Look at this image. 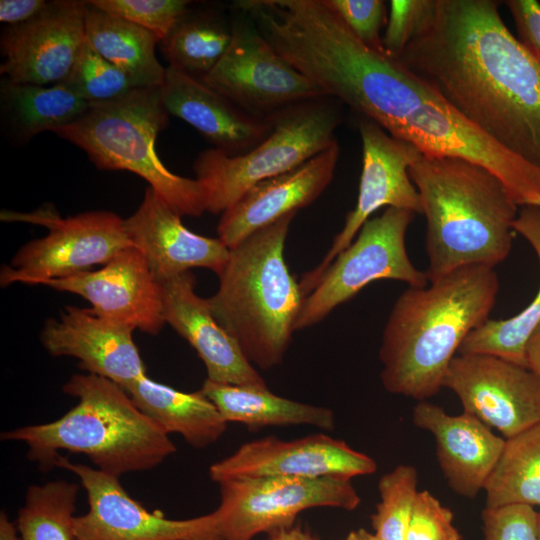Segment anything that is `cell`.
I'll use <instances>...</instances> for the list:
<instances>
[{"label":"cell","mask_w":540,"mask_h":540,"mask_svg":"<svg viewBox=\"0 0 540 540\" xmlns=\"http://www.w3.org/2000/svg\"><path fill=\"white\" fill-rule=\"evenodd\" d=\"M538 540H540V512L538 514Z\"/></svg>","instance_id":"46"},{"label":"cell","mask_w":540,"mask_h":540,"mask_svg":"<svg viewBox=\"0 0 540 540\" xmlns=\"http://www.w3.org/2000/svg\"><path fill=\"white\" fill-rule=\"evenodd\" d=\"M377 470L376 462L343 440L323 433L293 440L274 436L242 444L234 453L213 463L214 482L249 477H332L351 480Z\"/></svg>","instance_id":"15"},{"label":"cell","mask_w":540,"mask_h":540,"mask_svg":"<svg viewBox=\"0 0 540 540\" xmlns=\"http://www.w3.org/2000/svg\"><path fill=\"white\" fill-rule=\"evenodd\" d=\"M94 7L144 29L159 42L169 33L190 6L187 0H91Z\"/></svg>","instance_id":"34"},{"label":"cell","mask_w":540,"mask_h":540,"mask_svg":"<svg viewBox=\"0 0 540 540\" xmlns=\"http://www.w3.org/2000/svg\"><path fill=\"white\" fill-rule=\"evenodd\" d=\"M406 540H461V535L453 525L452 511L423 490L417 494Z\"/></svg>","instance_id":"37"},{"label":"cell","mask_w":540,"mask_h":540,"mask_svg":"<svg viewBox=\"0 0 540 540\" xmlns=\"http://www.w3.org/2000/svg\"><path fill=\"white\" fill-rule=\"evenodd\" d=\"M414 214L388 207L381 215L367 220L305 297L295 331L319 323L373 281L391 279L405 282L409 287L427 286L426 271L413 265L405 245Z\"/></svg>","instance_id":"8"},{"label":"cell","mask_w":540,"mask_h":540,"mask_svg":"<svg viewBox=\"0 0 540 540\" xmlns=\"http://www.w3.org/2000/svg\"><path fill=\"white\" fill-rule=\"evenodd\" d=\"M181 217L148 186L139 207L124 224L133 246L159 282L196 267L218 276L228 262L230 249L219 238L193 233Z\"/></svg>","instance_id":"20"},{"label":"cell","mask_w":540,"mask_h":540,"mask_svg":"<svg viewBox=\"0 0 540 540\" xmlns=\"http://www.w3.org/2000/svg\"><path fill=\"white\" fill-rule=\"evenodd\" d=\"M339 154L335 141L298 167L249 188L222 213L218 238L232 249L254 232L309 206L331 183Z\"/></svg>","instance_id":"19"},{"label":"cell","mask_w":540,"mask_h":540,"mask_svg":"<svg viewBox=\"0 0 540 540\" xmlns=\"http://www.w3.org/2000/svg\"><path fill=\"white\" fill-rule=\"evenodd\" d=\"M168 116L161 87L136 88L118 100L91 104L77 120L53 133L83 150L98 169L143 178L181 216H200L207 205L204 185L171 172L156 152Z\"/></svg>","instance_id":"6"},{"label":"cell","mask_w":540,"mask_h":540,"mask_svg":"<svg viewBox=\"0 0 540 540\" xmlns=\"http://www.w3.org/2000/svg\"><path fill=\"white\" fill-rule=\"evenodd\" d=\"M409 176L426 218L429 283L465 266L494 268L508 257L519 206L496 175L463 158L422 155Z\"/></svg>","instance_id":"3"},{"label":"cell","mask_w":540,"mask_h":540,"mask_svg":"<svg viewBox=\"0 0 540 540\" xmlns=\"http://www.w3.org/2000/svg\"><path fill=\"white\" fill-rule=\"evenodd\" d=\"M85 39L102 57L125 72L137 88L161 87L166 68L155 53V34L110 15L87 1Z\"/></svg>","instance_id":"27"},{"label":"cell","mask_w":540,"mask_h":540,"mask_svg":"<svg viewBox=\"0 0 540 540\" xmlns=\"http://www.w3.org/2000/svg\"><path fill=\"white\" fill-rule=\"evenodd\" d=\"M483 490L486 508L540 507V422L506 439Z\"/></svg>","instance_id":"29"},{"label":"cell","mask_w":540,"mask_h":540,"mask_svg":"<svg viewBox=\"0 0 540 540\" xmlns=\"http://www.w3.org/2000/svg\"><path fill=\"white\" fill-rule=\"evenodd\" d=\"M49 3L45 0H1L0 21L8 26L27 23L43 13Z\"/></svg>","instance_id":"40"},{"label":"cell","mask_w":540,"mask_h":540,"mask_svg":"<svg viewBox=\"0 0 540 540\" xmlns=\"http://www.w3.org/2000/svg\"><path fill=\"white\" fill-rule=\"evenodd\" d=\"M499 292L494 268H458L425 287H408L385 324L379 359L384 389L424 401L444 386L465 338L489 319Z\"/></svg>","instance_id":"2"},{"label":"cell","mask_w":540,"mask_h":540,"mask_svg":"<svg viewBox=\"0 0 540 540\" xmlns=\"http://www.w3.org/2000/svg\"><path fill=\"white\" fill-rule=\"evenodd\" d=\"M515 24L518 39L540 58V2L537 0H506Z\"/></svg>","instance_id":"39"},{"label":"cell","mask_w":540,"mask_h":540,"mask_svg":"<svg viewBox=\"0 0 540 540\" xmlns=\"http://www.w3.org/2000/svg\"><path fill=\"white\" fill-rule=\"evenodd\" d=\"M214 510L223 540H252L259 533L291 526L316 507L355 510L361 502L351 480L323 477H249L221 481Z\"/></svg>","instance_id":"10"},{"label":"cell","mask_w":540,"mask_h":540,"mask_svg":"<svg viewBox=\"0 0 540 540\" xmlns=\"http://www.w3.org/2000/svg\"><path fill=\"white\" fill-rule=\"evenodd\" d=\"M63 392L78 402L59 419L1 433L23 442L40 470L55 467L60 451L81 453L95 468L119 477L155 468L175 453L169 434L143 413L117 383L90 373L74 374Z\"/></svg>","instance_id":"4"},{"label":"cell","mask_w":540,"mask_h":540,"mask_svg":"<svg viewBox=\"0 0 540 540\" xmlns=\"http://www.w3.org/2000/svg\"><path fill=\"white\" fill-rule=\"evenodd\" d=\"M513 228L530 243L540 264V207L521 206ZM539 325L540 285L524 310L508 319H488L465 338L458 354H488L526 367L525 347Z\"/></svg>","instance_id":"28"},{"label":"cell","mask_w":540,"mask_h":540,"mask_svg":"<svg viewBox=\"0 0 540 540\" xmlns=\"http://www.w3.org/2000/svg\"><path fill=\"white\" fill-rule=\"evenodd\" d=\"M0 540H21L16 523L9 519L4 510L0 512Z\"/></svg>","instance_id":"43"},{"label":"cell","mask_w":540,"mask_h":540,"mask_svg":"<svg viewBox=\"0 0 540 540\" xmlns=\"http://www.w3.org/2000/svg\"><path fill=\"white\" fill-rule=\"evenodd\" d=\"M345 540H381L375 534L370 533L364 528H359L351 531Z\"/></svg>","instance_id":"44"},{"label":"cell","mask_w":540,"mask_h":540,"mask_svg":"<svg viewBox=\"0 0 540 540\" xmlns=\"http://www.w3.org/2000/svg\"><path fill=\"white\" fill-rule=\"evenodd\" d=\"M231 38V27L219 16L188 8L158 45L170 67L201 79L222 58Z\"/></svg>","instance_id":"30"},{"label":"cell","mask_w":540,"mask_h":540,"mask_svg":"<svg viewBox=\"0 0 540 540\" xmlns=\"http://www.w3.org/2000/svg\"><path fill=\"white\" fill-rule=\"evenodd\" d=\"M500 3L435 0L396 59L482 134L540 169V58L510 32Z\"/></svg>","instance_id":"1"},{"label":"cell","mask_w":540,"mask_h":540,"mask_svg":"<svg viewBox=\"0 0 540 540\" xmlns=\"http://www.w3.org/2000/svg\"><path fill=\"white\" fill-rule=\"evenodd\" d=\"M412 419L415 426L434 436L438 464L450 489L466 498L476 497L496 466L506 439L467 412L450 415L426 400L414 406Z\"/></svg>","instance_id":"22"},{"label":"cell","mask_w":540,"mask_h":540,"mask_svg":"<svg viewBox=\"0 0 540 540\" xmlns=\"http://www.w3.org/2000/svg\"><path fill=\"white\" fill-rule=\"evenodd\" d=\"M538 514L534 507L511 504L482 511L485 540H538Z\"/></svg>","instance_id":"38"},{"label":"cell","mask_w":540,"mask_h":540,"mask_svg":"<svg viewBox=\"0 0 540 540\" xmlns=\"http://www.w3.org/2000/svg\"><path fill=\"white\" fill-rule=\"evenodd\" d=\"M57 291L77 294L99 314L157 335L165 325L161 283L136 247L124 249L99 270L42 282Z\"/></svg>","instance_id":"17"},{"label":"cell","mask_w":540,"mask_h":540,"mask_svg":"<svg viewBox=\"0 0 540 540\" xmlns=\"http://www.w3.org/2000/svg\"><path fill=\"white\" fill-rule=\"evenodd\" d=\"M55 467L75 474L87 493L88 511L75 518V540H223L214 511L170 519L133 499L119 477L62 455Z\"/></svg>","instance_id":"12"},{"label":"cell","mask_w":540,"mask_h":540,"mask_svg":"<svg viewBox=\"0 0 540 540\" xmlns=\"http://www.w3.org/2000/svg\"><path fill=\"white\" fill-rule=\"evenodd\" d=\"M201 390L228 423H241L251 429L287 425H310L323 430L335 427L331 409L278 396L268 387L222 384L206 379Z\"/></svg>","instance_id":"26"},{"label":"cell","mask_w":540,"mask_h":540,"mask_svg":"<svg viewBox=\"0 0 540 540\" xmlns=\"http://www.w3.org/2000/svg\"><path fill=\"white\" fill-rule=\"evenodd\" d=\"M435 0H392L382 37L384 51L397 58L433 13Z\"/></svg>","instance_id":"35"},{"label":"cell","mask_w":540,"mask_h":540,"mask_svg":"<svg viewBox=\"0 0 540 540\" xmlns=\"http://www.w3.org/2000/svg\"><path fill=\"white\" fill-rule=\"evenodd\" d=\"M133 331L93 308L68 305L45 321L40 341L51 356L76 358L82 370L125 389L147 376Z\"/></svg>","instance_id":"18"},{"label":"cell","mask_w":540,"mask_h":540,"mask_svg":"<svg viewBox=\"0 0 540 540\" xmlns=\"http://www.w3.org/2000/svg\"><path fill=\"white\" fill-rule=\"evenodd\" d=\"M341 104L322 96L290 105L267 117L268 136L236 156L202 151L193 164L207 193L206 212L223 213L255 184L290 171L331 146L342 122Z\"/></svg>","instance_id":"7"},{"label":"cell","mask_w":540,"mask_h":540,"mask_svg":"<svg viewBox=\"0 0 540 540\" xmlns=\"http://www.w3.org/2000/svg\"><path fill=\"white\" fill-rule=\"evenodd\" d=\"M167 112L201 133L215 149L241 155L263 141L271 131L268 118L253 116L229 99L173 67H166L161 86Z\"/></svg>","instance_id":"23"},{"label":"cell","mask_w":540,"mask_h":540,"mask_svg":"<svg viewBox=\"0 0 540 540\" xmlns=\"http://www.w3.org/2000/svg\"><path fill=\"white\" fill-rule=\"evenodd\" d=\"M17 220L48 227V234L23 245L10 265L0 272V284L40 285L42 282L89 271L105 265L124 249L132 247L124 219L111 211H89L62 218L51 207Z\"/></svg>","instance_id":"9"},{"label":"cell","mask_w":540,"mask_h":540,"mask_svg":"<svg viewBox=\"0 0 540 540\" xmlns=\"http://www.w3.org/2000/svg\"><path fill=\"white\" fill-rule=\"evenodd\" d=\"M160 283L165 324H169L194 348L205 365L208 380L267 387L237 342L217 322L208 299L195 292L196 278L191 271Z\"/></svg>","instance_id":"21"},{"label":"cell","mask_w":540,"mask_h":540,"mask_svg":"<svg viewBox=\"0 0 540 540\" xmlns=\"http://www.w3.org/2000/svg\"><path fill=\"white\" fill-rule=\"evenodd\" d=\"M358 128L363 157L357 203L320 263L302 275L299 285L305 297L379 208L387 206L422 214L419 193L409 176L410 166L423 155L421 151L392 137L366 117L359 120Z\"/></svg>","instance_id":"13"},{"label":"cell","mask_w":540,"mask_h":540,"mask_svg":"<svg viewBox=\"0 0 540 540\" xmlns=\"http://www.w3.org/2000/svg\"><path fill=\"white\" fill-rule=\"evenodd\" d=\"M526 367L540 383V325L530 336L525 347Z\"/></svg>","instance_id":"41"},{"label":"cell","mask_w":540,"mask_h":540,"mask_svg":"<svg viewBox=\"0 0 540 540\" xmlns=\"http://www.w3.org/2000/svg\"><path fill=\"white\" fill-rule=\"evenodd\" d=\"M295 215L281 217L230 249L218 289L207 298L217 322L246 359L263 370L282 363L305 300L284 258Z\"/></svg>","instance_id":"5"},{"label":"cell","mask_w":540,"mask_h":540,"mask_svg":"<svg viewBox=\"0 0 540 540\" xmlns=\"http://www.w3.org/2000/svg\"><path fill=\"white\" fill-rule=\"evenodd\" d=\"M136 406L168 434L194 448H206L226 431L228 422L202 392H183L144 376L125 388Z\"/></svg>","instance_id":"24"},{"label":"cell","mask_w":540,"mask_h":540,"mask_svg":"<svg viewBox=\"0 0 540 540\" xmlns=\"http://www.w3.org/2000/svg\"><path fill=\"white\" fill-rule=\"evenodd\" d=\"M349 30L367 47L385 52L380 31L387 23L382 0H324Z\"/></svg>","instance_id":"36"},{"label":"cell","mask_w":540,"mask_h":540,"mask_svg":"<svg viewBox=\"0 0 540 540\" xmlns=\"http://www.w3.org/2000/svg\"><path fill=\"white\" fill-rule=\"evenodd\" d=\"M267 534V540H320L310 531L298 525L279 527Z\"/></svg>","instance_id":"42"},{"label":"cell","mask_w":540,"mask_h":540,"mask_svg":"<svg viewBox=\"0 0 540 540\" xmlns=\"http://www.w3.org/2000/svg\"><path fill=\"white\" fill-rule=\"evenodd\" d=\"M79 485L64 480L27 488L16 527L21 540H75Z\"/></svg>","instance_id":"31"},{"label":"cell","mask_w":540,"mask_h":540,"mask_svg":"<svg viewBox=\"0 0 540 540\" xmlns=\"http://www.w3.org/2000/svg\"><path fill=\"white\" fill-rule=\"evenodd\" d=\"M89 106L64 83L44 86L1 79V125L5 135L17 143L74 122Z\"/></svg>","instance_id":"25"},{"label":"cell","mask_w":540,"mask_h":540,"mask_svg":"<svg viewBox=\"0 0 540 540\" xmlns=\"http://www.w3.org/2000/svg\"><path fill=\"white\" fill-rule=\"evenodd\" d=\"M418 473L414 466L400 464L378 482L380 500L371 516L375 535L381 540H406L418 494Z\"/></svg>","instance_id":"32"},{"label":"cell","mask_w":540,"mask_h":540,"mask_svg":"<svg viewBox=\"0 0 540 540\" xmlns=\"http://www.w3.org/2000/svg\"><path fill=\"white\" fill-rule=\"evenodd\" d=\"M463 411L503 438L540 422V383L526 367L488 354H457L444 378Z\"/></svg>","instance_id":"14"},{"label":"cell","mask_w":540,"mask_h":540,"mask_svg":"<svg viewBox=\"0 0 540 540\" xmlns=\"http://www.w3.org/2000/svg\"><path fill=\"white\" fill-rule=\"evenodd\" d=\"M62 83L90 105L118 100L137 88L125 72L96 52L86 39Z\"/></svg>","instance_id":"33"},{"label":"cell","mask_w":540,"mask_h":540,"mask_svg":"<svg viewBox=\"0 0 540 540\" xmlns=\"http://www.w3.org/2000/svg\"><path fill=\"white\" fill-rule=\"evenodd\" d=\"M528 205L540 207V196H537L536 198H534Z\"/></svg>","instance_id":"45"},{"label":"cell","mask_w":540,"mask_h":540,"mask_svg":"<svg viewBox=\"0 0 540 540\" xmlns=\"http://www.w3.org/2000/svg\"><path fill=\"white\" fill-rule=\"evenodd\" d=\"M231 42L200 80L247 113L267 118L290 105L326 96L287 62L254 25L234 21Z\"/></svg>","instance_id":"11"},{"label":"cell","mask_w":540,"mask_h":540,"mask_svg":"<svg viewBox=\"0 0 540 540\" xmlns=\"http://www.w3.org/2000/svg\"><path fill=\"white\" fill-rule=\"evenodd\" d=\"M87 1H50L33 20L7 26L0 37V74L15 83L64 82L85 43Z\"/></svg>","instance_id":"16"}]
</instances>
